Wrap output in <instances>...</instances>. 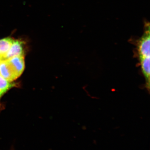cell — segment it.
Returning <instances> with one entry per match:
<instances>
[{
    "label": "cell",
    "mask_w": 150,
    "mask_h": 150,
    "mask_svg": "<svg viewBox=\"0 0 150 150\" xmlns=\"http://www.w3.org/2000/svg\"><path fill=\"white\" fill-rule=\"evenodd\" d=\"M146 25L144 35L137 43V54L139 60L150 57L149 25L147 23Z\"/></svg>",
    "instance_id": "obj_1"
},
{
    "label": "cell",
    "mask_w": 150,
    "mask_h": 150,
    "mask_svg": "<svg viewBox=\"0 0 150 150\" xmlns=\"http://www.w3.org/2000/svg\"><path fill=\"white\" fill-rule=\"evenodd\" d=\"M17 78L21 75L25 67L24 56H16L6 59Z\"/></svg>",
    "instance_id": "obj_2"
},
{
    "label": "cell",
    "mask_w": 150,
    "mask_h": 150,
    "mask_svg": "<svg viewBox=\"0 0 150 150\" xmlns=\"http://www.w3.org/2000/svg\"><path fill=\"white\" fill-rule=\"evenodd\" d=\"M23 43L19 40H13L10 48L9 49L4 59H10L16 56H23Z\"/></svg>",
    "instance_id": "obj_3"
},
{
    "label": "cell",
    "mask_w": 150,
    "mask_h": 150,
    "mask_svg": "<svg viewBox=\"0 0 150 150\" xmlns=\"http://www.w3.org/2000/svg\"><path fill=\"white\" fill-rule=\"evenodd\" d=\"M0 76L9 82L17 78L6 59L0 61Z\"/></svg>",
    "instance_id": "obj_4"
},
{
    "label": "cell",
    "mask_w": 150,
    "mask_h": 150,
    "mask_svg": "<svg viewBox=\"0 0 150 150\" xmlns=\"http://www.w3.org/2000/svg\"><path fill=\"white\" fill-rule=\"evenodd\" d=\"M150 57H146L139 60L141 71L144 75L146 81V88L149 91L150 89Z\"/></svg>",
    "instance_id": "obj_5"
},
{
    "label": "cell",
    "mask_w": 150,
    "mask_h": 150,
    "mask_svg": "<svg viewBox=\"0 0 150 150\" xmlns=\"http://www.w3.org/2000/svg\"><path fill=\"white\" fill-rule=\"evenodd\" d=\"M13 39L11 38H6L0 40V57L4 59L6 54L11 46Z\"/></svg>",
    "instance_id": "obj_6"
},
{
    "label": "cell",
    "mask_w": 150,
    "mask_h": 150,
    "mask_svg": "<svg viewBox=\"0 0 150 150\" xmlns=\"http://www.w3.org/2000/svg\"><path fill=\"white\" fill-rule=\"evenodd\" d=\"M14 86V84L11 83V82L6 80L0 76V98Z\"/></svg>",
    "instance_id": "obj_7"
},
{
    "label": "cell",
    "mask_w": 150,
    "mask_h": 150,
    "mask_svg": "<svg viewBox=\"0 0 150 150\" xmlns=\"http://www.w3.org/2000/svg\"><path fill=\"white\" fill-rule=\"evenodd\" d=\"M1 60H2V58H1V57H0V61Z\"/></svg>",
    "instance_id": "obj_8"
}]
</instances>
